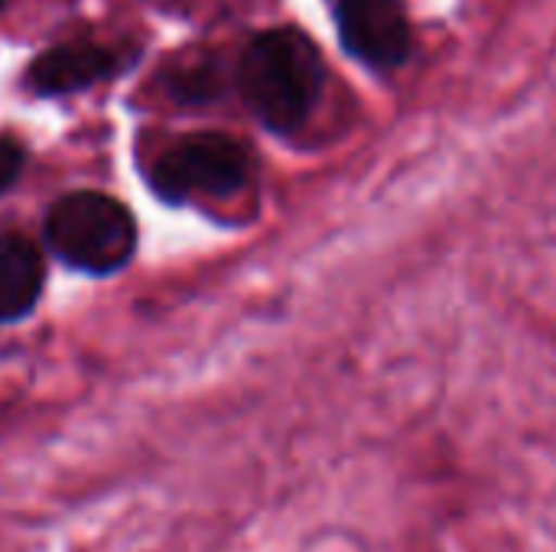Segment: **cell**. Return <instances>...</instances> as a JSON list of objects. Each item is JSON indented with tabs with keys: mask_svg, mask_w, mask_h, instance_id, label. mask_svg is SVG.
<instances>
[{
	"mask_svg": "<svg viewBox=\"0 0 556 552\" xmlns=\"http://www.w3.org/2000/svg\"><path fill=\"white\" fill-rule=\"evenodd\" d=\"M336 26L345 52L368 68H401L410 59L414 33L404 0H336Z\"/></svg>",
	"mask_w": 556,
	"mask_h": 552,
	"instance_id": "cell-4",
	"label": "cell"
},
{
	"mask_svg": "<svg viewBox=\"0 0 556 552\" xmlns=\"http://www.w3.org/2000/svg\"><path fill=\"white\" fill-rule=\"evenodd\" d=\"M23 163H26L23 146L16 140H10V137H0V192H7L20 179Z\"/></svg>",
	"mask_w": 556,
	"mask_h": 552,
	"instance_id": "cell-8",
	"label": "cell"
},
{
	"mask_svg": "<svg viewBox=\"0 0 556 552\" xmlns=\"http://www.w3.org/2000/svg\"><path fill=\"white\" fill-rule=\"evenodd\" d=\"M254 163L241 140L215 130L189 133L173 143L153 166V189L166 202H186L192 195L228 198L251 182Z\"/></svg>",
	"mask_w": 556,
	"mask_h": 552,
	"instance_id": "cell-3",
	"label": "cell"
},
{
	"mask_svg": "<svg viewBox=\"0 0 556 552\" xmlns=\"http://www.w3.org/2000/svg\"><path fill=\"white\" fill-rule=\"evenodd\" d=\"M114 72H117L114 52L91 46V42H68V46H55L42 52L29 65L26 81L39 94H72V91L104 81Z\"/></svg>",
	"mask_w": 556,
	"mask_h": 552,
	"instance_id": "cell-5",
	"label": "cell"
},
{
	"mask_svg": "<svg viewBox=\"0 0 556 552\" xmlns=\"http://www.w3.org/2000/svg\"><path fill=\"white\" fill-rule=\"evenodd\" d=\"M176 98L182 101H208L215 98L218 85H215V68L208 65H195V68H182L176 75V85H173Z\"/></svg>",
	"mask_w": 556,
	"mask_h": 552,
	"instance_id": "cell-7",
	"label": "cell"
},
{
	"mask_svg": "<svg viewBox=\"0 0 556 552\" xmlns=\"http://www.w3.org/2000/svg\"><path fill=\"white\" fill-rule=\"evenodd\" d=\"M0 7H3V0H0Z\"/></svg>",
	"mask_w": 556,
	"mask_h": 552,
	"instance_id": "cell-9",
	"label": "cell"
},
{
	"mask_svg": "<svg viewBox=\"0 0 556 552\" xmlns=\"http://www.w3.org/2000/svg\"><path fill=\"white\" fill-rule=\"evenodd\" d=\"M46 264L33 241L0 234V322H20L42 296Z\"/></svg>",
	"mask_w": 556,
	"mask_h": 552,
	"instance_id": "cell-6",
	"label": "cell"
},
{
	"mask_svg": "<svg viewBox=\"0 0 556 552\" xmlns=\"http://www.w3.org/2000/svg\"><path fill=\"white\" fill-rule=\"evenodd\" d=\"M42 234L59 260L94 277L124 270L137 251V221L130 208L104 192L62 195L49 208Z\"/></svg>",
	"mask_w": 556,
	"mask_h": 552,
	"instance_id": "cell-2",
	"label": "cell"
},
{
	"mask_svg": "<svg viewBox=\"0 0 556 552\" xmlns=\"http://www.w3.org/2000/svg\"><path fill=\"white\" fill-rule=\"evenodd\" d=\"M323 85V55L296 26L251 36L238 59V91L251 114L274 133H296L316 111Z\"/></svg>",
	"mask_w": 556,
	"mask_h": 552,
	"instance_id": "cell-1",
	"label": "cell"
}]
</instances>
